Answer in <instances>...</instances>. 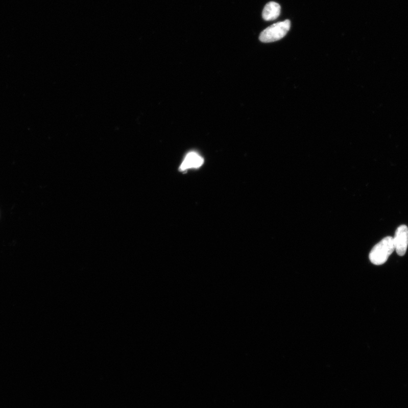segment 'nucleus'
Returning a JSON list of instances; mask_svg holds the SVG:
<instances>
[{"mask_svg": "<svg viewBox=\"0 0 408 408\" xmlns=\"http://www.w3.org/2000/svg\"><path fill=\"white\" fill-rule=\"evenodd\" d=\"M395 250L394 237L390 236L385 237L371 250L369 259L374 265H383Z\"/></svg>", "mask_w": 408, "mask_h": 408, "instance_id": "nucleus-1", "label": "nucleus"}, {"mask_svg": "<svg viewBox=\"0 0 408 408\" xmlns=\"http://www.w3.org/2000/svg\"><path fill=\"white\" fill-rule=\"evenodd\" d=\"M291 23L289 19L273 24L263 30L259 39L263 43H271L282 39L290 30Z\"/></svg>", "mask_w": 408, "mask_h": 408, "instance_id": "nucleus-2", "label": "nucleus"}, {"mask_svg": "<svg viewBox=\"0 0 408 408\" xmlns=\"http://www.w3.org/2000/svg\"><path fill=\"white\" fill-rule=\"evenodd\" d=\"M394 241L397 255L402 256L406 254L408 246V227L402 225L396 229Z\"/></svg>", "mask_w": 408, "mask_h": 408, "instance_id": "nucleus-3", "label": "nucleus"}, {"mask_svg": "<svg viewBox=\"0 0 408 408\" xmlns=\"http://www.w3.org/2000/svg\"><path fill=\"white\" fill-rule=\"evenodd\" d=\"M204 158L196 152L189 153L186 156L183 162L180 165L179 170L180 172H185L190 169H198L203 164Z\"/></svg>", "mask_w": 408, "mask_h": 408, "instance_id": "nucleus-4", "label": "nucleus"}, {"mask_svg": "<svg viewBox=\"0 0 408 408\" xmlns=\"http://www.w3.org/2000/svg\"><path fill=\"white\" fill-rule=\"evenodd\" d=\"M280 5L275 2H270L266 5L263 9L262 18L267 21H271L280 16Z\"/></svg>", "mask_w": 408, "mask_h": 408, "instance_id": "nucleus-5", "label": "nucleus"}]
</instances>
